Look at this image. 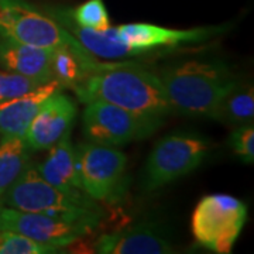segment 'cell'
I'll return each instance as SVG.
<instances>
[{
    "label": "cell",
    "mask_w": 254,
    "mask_h": 254,
    "mask_svg": "<svg viewBox=\"0 0 254 254\" xmlns=\"http://www.w3.org/2000/svg\"><path fill=\"white\" fill-rule=\"evenodd\" d=\"M210 145L193 134L163 137L147 158L143 187L155 190L195 171L206 158Z\"/></svg>",
    "instance_id": "obj_5"
},
{
    "label": "cell",
    "mask_w": 254,
    "mask_h": 254,
    "mask_svg": "<svg viewBox=\"0 0 254 254\" xmlns=\"http://www.w3.org/2000/svg\"><path fill=\"white\" fill-rule=\"evenodd\" d=\"M161 120L134 115L106 102H91L82 113V130L88 141L118 147L151 136Z\"/></svg>",
    "instance_id": "obj_8"
},
{
    "label": "cell",
    "mask_w": 254,
    "mask_h": 254,
    "mask_svg": "<svg viewBox=\"0 0 254 254\" xmlns=\"http://www.w3.org/2000/svg\"><path fill=\"white\" fill-rule=\"evenodd\" d=\"M36 165L40 175L48 184L63 190H81L76 170V153L71 140V130L66 131L50 148V154L46 161Z\"/></svg>",
    "instance_id": "obj_17"
},
{
    "label": "cell",
    "mask_w": 254,
    "mask_h": 254,
    "mask_svg": "<svg viewBox=\"0 0 254 254\" xmlns=\"http://www.w3.org/2000/svg\"><path fill=\"white\" fill-rule=\"evenodd\" d=\"M72 91L85 105L96 100L106 102L161 122L173 113L160 76L136 64H105Z\"/></svg>",
    "instance_id": "obj_1"
},
{
    "label": "cell",
    "mask_w": 254,
    "mask_h": 254,
    "mask_svg": "<svg viewBox=\"0 0 254 254\" xmlns=\"http://www.w3.org/2000/svg\"><path fill=\"white\" fill-rule=\"evenodd\" d=\"M254 118V91L253 86L239 88L235 86L225 96L213 119L220 120L230 126H242L253 123Z\"/></svg>",
    "instance_id": "obj_19"
},
{
    "label": "cell",
    "mask_w": 254,
    "mask_h": 254,
    "mask_svg": "<svg viewBox=\"0 0 254 254\" xmlns=\"http://www.w3.org/2000/svg\"><path fill=\"white\" fill-rule=\"evenodd\" d=\"M93 247L95 253L102 254H168L174 252L161 230L151 223L102 235Z\"/></svg>",
    "instance_id": "obj_12"
},
{
    "label": "cell",
    "mask_w": 254,
    "mask_h": 254,
    "mask_svg": "<svg viewBox=\"0 0 254 254\" xmlns=\"http://www.w3.org/2000/svg\"><path fill=\"white\" fill-rule=\"evenodd\" d=\"M247 219V208L240 199L226 193L206 195L196 203L190 230L196 243L210 252L229 254Z\"/></svg>",
    "instance_id": "obj_4"
},
{
    "label": "cell",
    "mask_w": 254,
    "mask_h": 254,
    "mask_svg": "<svg viewBox=\"0 0 254 254\" xmlns=\"http://www.w3.org/2000/svg\"><path fill=\"white\" fill-rule=\"evenodd\" d=\"M76 113V103L69 96L63 91L53 93L40 106L24 134V140L31 151L50 150L71 130Z\"/></svg>",
    "instance_id": "obj_11"
},
{
    "label": "cell",
    "mask_w": 254,
    "mask_h": 254,
    "mask_svg": "<svg viewBox=\"0 0 254 254\" xmlns=\"http://www.w3.org/2000/svg\"><path fill=\"white\" fill-rule=\"evenodd\" d=\"M103 65L105 63H100L81 44L54 47L51 53L53 79L58 82L63 89H72Z\"/></svg>",
    "instance_id": "obj_16"
},
{
    "label": "cell",
    "mask_w": 254,
    "mask_h": 254,
    "mask_svg": "<svg viewBox=\"0 0 254 254\" xmlns=\"http://www.w3.org/2000/svg\"><path fill=\"white\" fill-rule=\"evenodd\" d=\"M229 144L235 154L246 164H253L254 161V126L253 123H246L236 126L232 131Z\"/></svg>",
    "instance_id": "obj_22"
},
{
    "label": "cell",
    "mask_w": 254,
    "mask_h": 254,
    "mask_svg": "<svg viewBox=\"0 0 254 254\" xmlns=\"http://www.w3.org/2000/svg\"><path fill=\"white\" fill-rule=\"evenodd\" d=\"M51 53L53 48L0 40V65L4 71L23 75L41 85L53 81Z\"/></svg>",
    "instance_id": "obj_15"
},
{
    "label": "cell",
    "mask_w": 254,
    "mask_h": 254,
    "mask_svg": "<svg viewBox=\"0 0 254 254\" xmlns=\"http://www.w3.org/2000/svg\"><path fill=\"white\" fill-rule=\"evenodd\" d=\"M0 40L46 48L81 44L54 18L24 0H0Z\"/></svg>",
    "instance_id": "obj_7"
},
{
    "label": "cell",
    "mask_w": 254,
    "mask_h": 254,
    "mask_svg": "<svg viewBox=\"0 0 254 254\" xmlns=\"http://www.w3.org/2000/svg\"><path fill=\"white\" fill-rule=\"evenodd\" d=\"M0 230H10L43 245L64 249L89 235L93 229L41 213L24 212L0 205Z\"/></svg>",
    "instance_id": "obj_9"
},
{
    "label": "cell",
    "mask_w": 254,
    "mask_h": 254,
    "mask_svg": "<svg viewBox=\"0 0 254 254\" xmlns=\"http://www.w3.org/2000/svg\"><path fill=\"white\" fill-rule=\"evenodd\" d=\"M47 14L53 17L63 26L68 33H71L81 46L91 53L98 60H122L137 57L128 47L120 40L118 28L109 27L105 30H93V28L82 27L71 16V10L68 9H48Z\"/></svg>",
    "instance_id": "obj_13"
},
{
    "label": "cell",
    "mask_w": 254,
    "mask_h": 254,
    "mask_svg": "<svg viewBox=\"0 0 254 254\" xmlns=\"http://www.w3.org/2000/svg\"><path fill=\"white\" fill-rule=\"evenodd\" d=\"M31 163V148L23 137H1L0 141V202Z\"/></svg>",
    "instance_id": "obj_18"
},
{
    "label": "cell",
    "mask_w": 254,
    "mask_h": 254,
    "mask_svg": "<svg viewBox=\"0 0 254 254\" xmlns=\"http://www.w3.org/2000/svg\"><path fill=\"white\" fill-rule=\"evenodd\" d=\"M60 249L10 230H0V254H53Z\"/></svg>",
    "instance_id": "obj_20"
},
{
    "label": "cell",
    "mask_w": 254,
    "mask_h": 254,
    "mask_svg": "<svg viewBox=\"0 0 254 254\" xmlns=\"http://www.w3.org/2000/svg\"><path fill=\"white\" fill-rule=\"evenodd\" d=\"M0 205L79 223L91 229L99 226L103 218V209L98 200L78 188L63 190L48 184L33 161L4 193Z\"/></svg>",
    "instance_id": "obj_3"
},
{
    "label": "cell",
    "mask_w": 254,
    "mask_h": 254,
    "mask_svg": "<svg viewBox=\"0 0 254 254\" xmlns=\"http://www.w3.org/2000/svg\"><path fill=\"white\" fill-rule=\"evenodd\" d=\"M64 91L60 83L53 79L33 91L17 98L0 103V134L1 137H23L27 131L33 118L53 93Z\"/></svg>",
    "instance_id": "obj_14"
},
{
    "label": "cell",
    "mask_w": 254,
    "mask_h": 254,
    "mask_svg": "<svg viewBox=\"0 0 254 254\" xmlns=\"http://www.w3.org/2000/svg\"><path fill=\"white\" fill-rule=\"evenodd\" d=\"M116 28L120 40L136 55L150 53L158 48L170 50L181 44L203 43L208 41L209 38L226 33V26L175 30L154 26L150 23H128Z\"/></svg>",
    "instance_id": "obj_10"
},
{
    "label": "cell",
    "mask_w": 254,
    "mask_h": 254,
    "mask_svg": "<svg viewBox=\"0 0 254 254\" xmlns=\"http://www.w3.org/2000/svg\"><path fill=\"white\" fill-rule=\"evenodd\" d=\"M160 79L171 112L190 118H212L236 78L219 61L190 60L164 69Z\"/></svg>",
    "instance_id": "obj_2"
},
{
    "label": "cell",
    "mask_w": 254,
    "mask_h": 254,
    "mask_svg": "<svg viewBox=\"0 0 254 254\" xmlns=\"http://www.w3.org/2000/svg\"><path fill=\"white\" fill-rule=\"evenodd\" d=\"M40 85L41 83L31 81L23 75L9 71H0V103L33 91Z\"/></svg>",
    "instance_id": "obj_23"
},
{
    "label": "cell",
    "mask_w": 254,
    "mask_h": 254,
    "mask_svg": "<svg viewBox=\"0 0 254 254\" xmlns=\"http://www.w3.org/2000/svg\"><path fill=\"white\" fill-rule=\"evenodd\" d=\"M81 190L98 202H116L125 193L127 158L109 145L82 143L75 147Z\"/></svg>",
    "instance_id": "obj_6"
},
{
    "label": "cell",
    "mask_w": 254,
    "mask_h": 254,
    "mask_svg": "<svg viewBox=\"0 0 254 254\" xmlns=\"http://www.w3.org/2000/svg\"><path fill=\"white\" fill-rule=\"evenodd\" d=\"M72 18L82 27L105 30L110 27V18L103 0H88L71 10Z\"/></svg>",
    "instance_id": "obj_21"
}]
</instances>
